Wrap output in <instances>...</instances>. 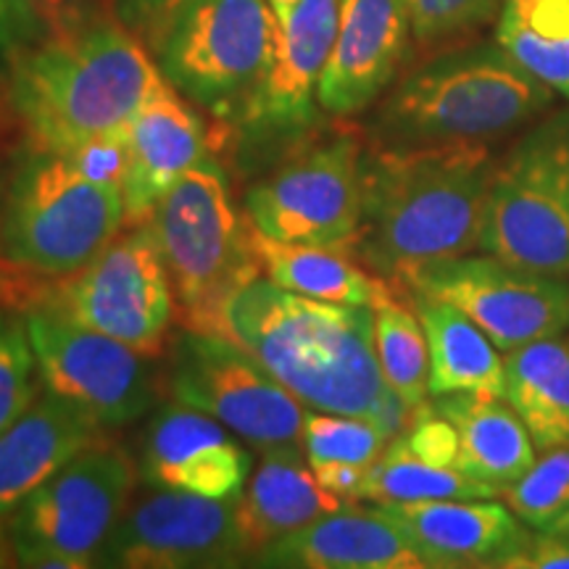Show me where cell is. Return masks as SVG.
<instances>
[{"label":"cell","instance_id":"obj_1","mask_svg":"<svg viewBox=\"0 0 569 569\" xmlns=\"http://www.w3.org/2000/svg\"><path fill=\"white\" fill-rule=\"evenodd\" d=\"M290 390L306 409L372 419L393 440L411 409L377 361L375 309L317 301L256 274L230 296L213 327Z\"/></svg>","mask_w":569,"mask_h":569},{"label":"cell","instance_id":"obj_2","mask_svg":"<svg viewBox=\"0 0 569 569\" xmlns=\"http://www.w3.org/2000/svg\"><path fill=\"white\" fill-rule=\"evenodd\" d=\"M496 159L486 142L365 151V209L351 253L398 282L480 248Z\"/></svg>","mask_w":569,"mask_h":569},{"label":"cell","instance_id":"obj_3","mask_svg":"<svg viewBox=\"0 0 569 569\" xmlns=\"http://www.w3.org/2000/svg\"><path fill=\"white\" fill-rule=\"evenodd\" d=\"M163 74L122 21L90 17L9 61V103L32 151L122 134Z\"/></svg>","mask_w":569,"mask_h":569},{"label":"cell","instance_id":"obj_4","mask_svg":"<svg viewBox=\"0 0 569 569\" xmlns=\"http://www.w3.org/2000/svg\"><path fill=\"white\" fill-rule=\"evenodd\" d=\"M553 106V90L498 42H472L432 56L377 106L367 142L430 148L493 142L522 130Z\"/></svg>","mask_w":569,"mask_h":569},{"label":"cell","instance_id":"obj_5","mask_svg":"<svg viewBox=\"0 0 569 569\" xmlns=\"http://www.w3.org/2000/svg\"><path fill=\"white\" fill-rule=\"evenodd\" d=\"M243 213L227 169L206 156L172 184L148 219L188 330L213 332L234 290L261 274L253 224Z\"/></svg>","mask_w":569,"mask_h":569},{"label":"cell","instance_id":"obj_6","mask_svg":"<svg viewBox=\"0 0 569 569\" xmlns=\"http://www.w3.org/2000/svg\"><path fill=\"white\" fill-rule=\"evenodd\" d=\"M127 222L119 184L96 182L69 153L32 151L0 211L6 264L42 277L80 272Z\"/></svg>","mask_w":569,"mask_h":569},{"label":"cell","instance_id":"obj_7","mask_svg":"<svg viewBox=\"0 0 569 569\" xmlns=\"http://www.w3.org/2000/svg\"><path fill=\"white\" fill-rule=\"evenodd\" d=\"M151 51L180 96L238 122L272 71V9L267 0H184Z\"/></svg>","mask_w":569,"mask_h":569},{"label":"cell","instance_id":"obj_8","mask_svg":"<svg viewBox=\"0 0 569 569\" xmlns=\"http://www.w3.org/2000/svg\"><path fill=\"white\" fill-rule=\"evenodd\" d=\"M140 480L138 461L109 438L71 459L11 511L19 567H98Z\"/></svg>","mask_w":569,"mask_h":569},{"label":"cell","instance_id":"obj_9","mask_svg":"<svg viewBox=\"0 0 569 569\" xmlns=\"http://www.w3.org/2000/svg\"><path fill=\"white\" fill-rule=\"evenodd\" d=\"M367 140L351 130L306 134L246 190L243 211L272 240L351 251L365 209Z\"/></svg>","mask_w":569,"mask_h":569},{"label":"cell","instance_id":"obj_10","mask_svg":"<svg viewBox=\"0 0 569 569\" xmlns=\"http://www.w3.org/2000/svg\"><path fill=\"white\" fill-rule=\"evenodd\" d=\"M478 251L569 277V111L540 117L496 161Z\"/></svg>","mask_w":569,"mask_h":569},{"label":"cell","instance_id":"obj_11","mask_svg":"<svg viewBox=\"0 0 569 569\" xmlns=\"http://www.w3.org/2000/svg\"><path fill=\"white\" fill-rule=\"evenodd\" d=\"M167 388L259 453L301 448L306 407L230 338L182 327L169 346Z\"/></svg>","mask_w":569,"mask_h":569},{"label":"cell","instance_id":"obj_12","mask_svg":"<svg viewBox=\"0 0 569 569\" xmlns=\"http://www.w3.org/2000/svg\"><path fill=\"white\" fill-rule=\"evenodd\" d=\"M34 301L51 303L74 322L153 359L161 356L177 315L174 288L151 222L119 232L88 267Z\"/></svg>","mask_w":569,"mask_h":569},{"label":"cell","instance_id":"obj_13","mask_svg":"<svg viewBox=\"0 0 569 569\" xmlns=\"http://www.w3.org/2000/svg\"><path fill=\"white\" fill-rule=\"evenodd\" d=\"M30 336L46 390L80 403L103 427H124L159 401L161 377L153 356L90 330L46 301H27Z\"/></svg>","mask_w":569,"mask_h":569},{"label":"cell","instance_id":"obj_14","mask_svg":"<svg viewBox=\"0 0 569 569\" xmlns=\"http://www.w3.org/2000/svg\"><path fill=\"white\" fill-rule=\"evenodd\" d=\"M396 284L451 303L501 353L569 332V277L509 264L482 251L411 269Z\"/></svg>","mask_w":569,"mask_h":569},{"label":"cell","instance_id":"obj_15","mask_svg":"<svg viewBox=\"0 0 569 569\" xmlns=\"http://www.w3.org/2000/svg\"><path fill=\"white\" fill-rule=\"evenodd\" d=\"M240 496L206 498L153 488L130 503L101 551L111 569H222L248 561L238 525Z\"/></svg>","mask_w":569,"mask_h":569},{"label":"cell","instance_id":"obj_16","mask_svg":"<svg viewBox=\"0 0 569 569\" xmlns=\"http://www.w3.org/2000/svg\"><path fill=\"white\" fill-rule=\"evenodd\" d=\"M274 17V63L240 130L259 148L288 151L317 127V90L336 46L340 0H267Z\"/></svg>","mask_w":569,"mask_h":569},{"label":"cell","instance_id":"obj_17","mask_svg":"<svg viewBox=\"0 0 569 569\" xmlns=\"http://www.w3.org/2000/svg\"><path fill=\"white\" fill-rule=\"evenodd\" d=\"M138 467L142 482L151 488L234 498L248 486L253 457L222 422L174 401L153 411Z\"/></svg>","mask_w":569,"mask_h":569},{"label":"cell","instance_id":"obj_18","mask_svg":"<svg viewBox=\"0 0 569 569\" xmlns=\"http://www.w3.org/2000/svg\"><path fill=\"white\" fill-rule=\"evenodd\" d=\"M407 0H340L336 46L319 80V109L348 119L393 84L409 51Z\"/></svg>","mask_w":569,"mask_h":569},{"label":"cell","instance_id":"obj_19","mask_svg":"<svg viewBox=\"0 0 569 569\" xmlns=\"http://www.w3.org/2000/svg\"><path fill=\"white\" fill-rule=\"evenodd\" d=\"M209 156V130L188 98L163 80L127 127L122 196L127 222L140 224L172 184Z\"/></svg>","mask_w":569,"mask_h":569},{"label":"cell","instance_id":"obj_20","mask_svg":"<svg viewBox=\"0 0 569 569\" xmlns=\"http://www.w3.org/2000/svg\"><path fill=\"white\" fill-rule=\"evenodd\" d=\"M246 567L267 569H432L398 522L380 507L343 509L264 546Z\"/></svg>","mask_w":569,"mask_h":569},{"label":"cell","instance_id":"obj_21","mask_svg":"<svg viewBox=\"0 0 569 569\" xmlns=\"http://www.w3.org/2000/svg\"><path fill=\"white\" fill-rule=\"evenodd\" d=\"M403 528L432 569L501 567L507 569L528 543L530 528L496 498L467 501L377 503Z\"/></svg>","mask_w":569,"mask_h":569},{"label":"cell","instance_id":"obj_22","mask_svg":"<svg viewBox=\"0 0 569 569\" xmlns=\"http://www.w3.org/2000/svg\"><path fill=\"white\" fill-rule=\"evenodd\" d=\"M106 427L82 409L46 390L17 422L0 432V515H11L42 482L106 438Z\"/></svg>","mask_w":569,"mask_h":569},{"label":"cell","instance_id":"obj_23","mask_svg":"<svg viewBox=\"0 0 569 569\" xmlns=\"http://www.w3.org/2000/svg\"><path fill=\"white\" fill-rule=\"evenodd\" d=\"M343 507L340 498L319 486L315 469L303 457V448L264 451L240 493L238 507V525L248 559L274 540Z\"/></svg>","mask_w":569,"mask_h":569},{"label":"cell","instance_id":"obj_24","mask_svg":"<svg viewBox=\"0 0 569 569\" xmlns=\"http://www.w3.org/2000/svg\"><path fill=\"white\" fill-rule=\"evenodd\" d=\"M440 415L459 432V472L498 490L511 486L538 459L528 427L507 398L448 393L432 398Z\"/></svg>","mask_w":569,"mask_h":569},{"label":"cell","instance_id":"obj_25","mask_svg":"<svg viewBox=\"0 0 569 569\" xmlns=\"http://www.w3.org/2000/svg\"><path fill=\"white\" fill-rule=\"evenodd\" d=\"M407 290V288H403ZM430 351V398L480 393L503 398V353L451 303L407 290Z\"/></svg>","mask_w":569,"mask_h":569},{"label":"cell","instance_id":"obj_26","mask_svg":"<svg viewBox=\"0 0 569 569\" xmlns=\"http://www.w3.org/2000/svg\"><path fill=\"white\" fill-rule=\"evenodd\" d=\"M253 251L261 274L290 293L346 306H375L393 293L396 284L369 272L351 251L327 246L282 243L253 227Z\"/></svg>","mask_w":569,"mask_h":569},{"label":"cell","instance_id":"obj_27","mask_svg":"<svg viewBox=\"0 0 569 569\" xmlns=\"http://www.w3.org/2000/svg\"><path fill=\"white\" fill-rule=\"evenodd\" d=\"M503 398L538 453L569 448V340L546 338L503 353Z\"/></svg>","mask_w":569,"mask_h":569},{"label":"cell","instance_id":"obj_28","mask_svg":"<svg viewBox=\"0 0 569 569\" xmlns=\"http://www.w3.org/2000/svg\"><path fill=\"white\" fill-rule=\"evenodd\" d=\"M493 40L569 101V0H503Z\"/></svg>","mask_w":569,"mask_h":569},{"label":"cell","instance_id":"obj_29","mask_svg":"<svg viewBox=\"0 0 569 569\" xmlns=\"http://www.w3.org/2000/svg\"><path fill=\"white\" fill-rule=\"evenodd\" d=\"M501 490L472 480L451 467H436L417 459L401 440L393 438L382 457L369 467L361 501L407 503V501H467L496 498Z\"/></svg>","mask_w":569,"mask_h":569},{"label":"cell","instance_id":"obj_30","mask_svg":"<svg viewBox=\"0 0 569 569\" xmlns=\"http://www.w3.org/2000/svg\"><path fill=\"white\" fill-rule=\"evenodd\" d=\"M375 346L388 388L411 411L422 407L430 398V351L425 327L401 284L375 306Z\"/></svg>","mask_w":569,"mask_h":569},{"label":"cell","instance_id":"obj_31","mask_svg":"<svg viewBox=\"0 0 569 569\" xmlns=\"http://www.w3.org/2000/svg\"><path fill=\"white\" fill-rule=\"evenodd\" d=\"M388 443L390 438L372 419L306 409L301 448L311 467L330 465V461L372 467Z\"/></svg>","mask_w":569,"mask_h":569},{"label":"cell","instance_id":"obj_32","mask_svg":"<svg viewBox=\"0 0 569 569\" xmlns=\"http://www.w3.org/2000/svg\"><path fill=\"white\" fill-rule=\"evenodd\" d=\"M501 496L530 530L551 528L569 509V448L540 451L528 472L503 488Z\"/></svg>","mask_w":569,"mask_h":569},{"label":"cell","instance_id":"obj_33","mask_svg":"<svg viewBox=\"0 0 569 569\" xmlns=\"http://www.w3.org/2000/svg\"><path fill=\"white\" fill-rule=\"evenodd\" d=\"M40 369L24 315L0 309V432L17 422L40 396Z\"/></svg>","mask_w":569,"mask_h":569},{"label":"cell","instance_id":"obj_34","mask_svg":"<svg viewBox=\"0 0 569 569\" xmlns=\"http://www.w3.org/2000/svg\"><path fill=\"white\" fill-rule=\"evenodd\" d=\"M503 0H407L411 38L419 46L457 40L498 19Z\"/></svg>","mask_w":569,"mask_h":569},{"label":"cell","instance_id":"obj_35","mask_svg":"<svg viewBox=\"0 0 569 569\" xmlns=\"http://www.w3.org/2000/svg\"><path fill=\"white\" fill-rule=\"evenodd\" d=\"M417 459L436 467L457 469L459 461V432L451 419L440 415L436 403L425 401L411 411L407 430L396 436Z\"/></svg>","mask_w":569,"mask_h":569},{"label":"cell","instance_id":"obj_36","mask_svg":"<svg viewBox=\"0 0 569 569\" xmlns=\"http://www.w3.org/2000/svg\"><path fill=\"white\" fill-rule=\"evenodd\" d=\"M46 34V24L30 0H0V61H11Z\"/></svg>","mask_w":569,"mask_h":569},{"label":"cell","instance_id":"obj_37","mask_svg":"<svg viewBox=\"0 0 569 569\" xmlns=\"http://www.w3.org/2000/svg\"><path fill=\"white\" fill-rule=\"evenodd\" d=\"M90 180L109 182L122 188V177L127 167V132L111 134V138H98L84 142L77 151L69 153Z\"/></svg>","mask_w":569,"mask_h":569},{"label":"cell","instance_id":"obj_38","mask_svg":"<svg viewBox=\"0 0 569 569\" xmlns=\"http://www.w3.org/2000/svg\"><path fill=\"white\" fill-rule=\"evenodd\" d=\"M184 0H117V17L124 27L153 46Z\"/></svg>","mask_w":569,"mask_h":569},{"label":"cell","instance_id":"obj_39","mask_svg":"<svg viewBox=\"0 0 569 569\" xmlns=\"http://www.w3.org/2000/svg\"><path fill=\"white\" fill-rule=\"evenodd\" d=\"M507 569H569V540L551 530H532Z\"/></svg>","mask_w":569,"mask_h":569},{"label":"cell","instance_id":"obj_40","mask_svg":"<svg viewBox=\"0 0 569 569\" xmlns=\"http://www.w3.org/2000/svg\"><path fill=\"white\" fill-rule=\"evenodd\" d=\"M311 469H315L319 486H322L327 493L340 498L343 503L361 501L369 467L343 465V461H330V465H315Z\"/></svg>","mask_w":569,"mask_h":569},{"label":"cell","instance_id":"obj_41","mask_svg":"<svg viewBox=\"0 0 569 569\" xmlns=\"http://www.w3.org/2000/svg\"><path fill=\"white\" fill-rule=\"evenodd\" d=\"M30 3L40 13L48 34L71 30V27L96 17L90 11V0H30Z\"/></svg>","mask_w":569,"mask_h":569},{"label":"cell","instance_id":"obj_42","mask_svg":"<svg viewBox=\"0 0 569 569\" xmlns=\"http://www.w3.org/2000/svg\"><path fill=\"white\" fill-rule=\"evenodd\" d=\"M19 565L17 561V549H13L11 540V530H9V519L6 515H0V569Z\"/></svg>","mask_w":569,"mask_h":569},{"label":"cell","instance_id":"obj_43","mask_svg":"<svg viewBox=\"0 0 569 569\" xmlns=\"http://www.w3.org/2000/svg\"><path fill=\"white\" fill-rule=\"evenodd\" d=\"M546 530H551V532H557V536H561V538H567L569 540V509L565 511V515H561L557 522L551 525V528H546Z\"/></svg>","mask_w":569,"mask_h":569}]
</instances>
